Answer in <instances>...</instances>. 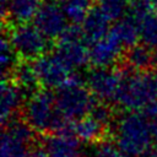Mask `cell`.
I'll return each mask as SVG.
<instances>
[{
	"label": "cell",
	"mask_w": 157,
	"mask_h": 157,
	"mask_svg": "<svg viewBox=\"0 0 157 157\" xmlns=\"http://www.w3.org/2000/svg\"><path fill=\"white\" fill-rule=\"evenodd\" d=\"M123 157H128V156H123Z\"/></svg>",
	"instance_id": "4dcf8cb0"
},
{
	"label": "cell",
	"mask_w": 157,
	"mask_h": 157,
	"mask_svg": "<svg viewBox=\"0 0 157 157\" xmlns=\"http://www.w3.org/2000/svg\"><path fill=\"white\" fill-rule=\"evenodd\" d=\"M42 2V0H7L1 6L2 20L9 17V21L13 23H26L34 18Z\"/></svg>",
	"instance_id": "5bb4252c"
},
{
	"label": "cell",
	"mask_w": 157,
	"mask_h": 157,
	"mask_svg": "<svg viewBox=\"0 0 157 157\" xmlns=\"http://www.w3.org/2000/svg\"><path fill=\"white\" fill-rule=\"evenodd\" d=\"M148 157H157V146H156V147H153V148L150 151Z\"/></svg>",
	"instance_id": "f1b7e54d"
},
{
	"label": "cell",
	"mask_w": 157,
	"mask_h": 157,
	"mask_svg": "<svg viewBox=\"0 0 157 157\" xmlns=\"http://www.w3.org/2000/svg\"><path fill=\"white\" fill-rule=\"evenodd\" d=\"M43 148L48 157H83L81 141L69 129L47 135Z\"/></svg>",
	"instance_id": "8fae6325"
},
{
	"label": "cell",
	"mask_w": 157,
	"mask_h": 157,
	"mask_svg": "<svg viewBox=\"0 0 157 157\" xmlns=\"http://www.w3.org/2000/svg\"><path fill=\"white\" fill-rule=\"evenodd\" d=\"M125 67L131 71H146L153 65V54L151 48L142 44H135L128 48L124 55Z\"/></svg>",
	"instance_id": "e0dca14e"
},
{
	"label": "cell",
	"mask_w": 157,
	"mask_h": 157,
	"mask_svg": "<svg viewBox=\"0 0 157 157\" xmlns=\"http://www.w3.org/2000/svg\"><path fill=\"white\" fill-rule=\"evenodd\" d=\"M26 97L27 94L12 80L9 78L7 81L2 78L0 90V119L4 126L15 119Z\"/></svg>",
	"instance_id": "4fadbf2b"
},
{
	"label": "cell",
	"mask_w": 157,
	"mask_h": 157,
	"mask_svg": "<svg viewBox=\"0 0 157 157\" xmlns=\"http://www.w3.org/2000/svg\"><path fill=\"white\" fill-rule=\"evenodd\" d=\"M90 114H92L93 117H96L99 121H102L104 125H107V126L109 128V125H110V123H112L113 113H112L110 108L108 107V103L101 102L99 104H96Z\"/></svg>",
	"instance_id": "d4e9b609"
},
{
	"label": "cell",
	"mask_w": 157,
	"mask_h": 157,
	"mask_svg": "<svg viewBox=\"0 0 157 157\" xmlns=\"http://www.w3.org/2000/svg\"><path fill=\"white\" fill-rule=\"evenodd\" d=\"M7 37L17 56L23 61H34L47 54L49 39L34 23H15L9 28Z\"/></svg>",
	"instance_id": "5b68a950"
},
{
	"label": "cell",
	"mask_w": 157,
	"mask_h": 157,
	"mask_svg": "<svg viewBox=\"0 0 157 157\" xmlns=\"http://www.w3.org/2000/svg\"><path fill=\"white\" fill-rule=\"evenodd\" d=\"M146 1H147L148 6H150L151 11L157 15V0H146Z\"/></svg>",
	"instance_id": "83f0119b"
},
{
	"label": "cell",
	"mask_w": 157,
	"mask_h": 157,
	"mask_svg": "<svg viewBox=\"0 0 157 157\" xmlns=\"http://www.w3.org/2000/svg\"><path fill=\"white\" fill-rule=\"evenodd\" d=\"M34 142V130L26 123L11 120L5 125L0 157H29Z\"/></svg>",
	"instance_id": "ba28073f"
},
{
	"label": "cell",
	"mask_w": 157,
	"mask_h": 157,
	"mask_svg": "<svg viewBox=\"0 0 157 157\" xmlns=\"http://www.w3.org/2000/svg\"><path fill=\"white\" fill-rule=\"evenodd\" d=\"M139 27L142 43L151 49H157V15L153 12L147 13L139 23Z\"/></svg>",
	"instance_id": "7402d4cb"
},
{
	"label": "cell",
	"mask_w": 157,
	"mask_h": 157,
	"mask_svg": "<svg viewBox=\"0 0 157 157\" xmlns=\"http://www.w3.org/2000/svg\"><path fill=\"white\" fill-rule=\"evenodd\" d=\"M29 157H48L44 148H40V147H33L32 148V152L29 155Z\"/></svg>",
	"instance_id": "4316f807"
},
{
	"label": "cell",
	"mask_w": 157,
	"mask_h": 157,
	"mask_svg": "<svg viewBox=\"0 0 157 157\" xmlns=\"http://www.w3.org/2000/svg\"><path fill=\"white\" fill-rule=\"evenodd\" d=\"M69 22L81 25L91 11V0H58Z\"/></svg>",
	"instance_id": "ffe728a7"
},
{
	"label": "cell",
	"mask_w": 157,
	"mask_h": 157,
	"mask_svg": "<svg viewBox=\"0 0 157 157\" xmlns=\"http://www.w3.org/2000/svg\"><path fill=\"white\" fill-rule=\"evenodd\" d=\"M121 42L109 31L101 39L91 43L90 45V60L94 67H109L113 66L124 50Z\"/></svg>",
	"instance_id": "7c38bea8"
},
{
	"label": "cell",
	"mask_w": 157,
	"mask_h": 157,
	"mask_svg": "<svg viewBox=\"0 0 157 157\" xmlns=\"http://www.w3.org/2000/svg\"><path fill=\"white\" fill-rule=\"evenodd\" d=\"M142 113L146 115V118L148 120V124H150V129H151L153 140L157 141V101L153 102V103H151Z\"/></svg>",
	"instance_id": "484cf974"
},
{
	"label": "cell",
	"mask_w": 157,
	"mask_h": 157,
	"mask_svg": "<svg viewBox=\"0 0 157 157\" xmlns=\"http://www.w3.org/2000/svg\"><path fill=\"white\" fill-rule=\"evenodd\" d=\"M20 58L17 56L16 52L13 50L9 37L6 34L2 36L1 44H0V65H1V75L2 78H6L7 75H12L15 69L17 67Z\"/></svg>",
	"instance_id": "44dd1931"
},
{
	"label": "cell",
	"mask_w": 157,
	"mask_h": 157,
	"mask_svg": "<svg viewBox=\"0 0 157 157\" xmlns=\"http://www.w3.org/2000/svg\"><path fill=\"white\" fill-rule=\"evenodd\" d=\"M132 0H99L98 7L110 21H118L128 12Z\"/></svg>",
	"instance_id": "603a6c76"
},
{
	"label": "cell",
	"mask_w": 157,
	"mask_h": 157,
	"mask_svg": "<svg viewBox=\"0 0 157 157\" xmlns=\"http://www.w3.org/2000/svg\"><path fill=\"white\" fill-rule=\"evenodd\" d=\"M157 101V81L145 71L126 69L124 82L117 103L128 112H144Z\"/></svg>",
	"instance_id": "277c9868"
},
{
	"label": "cell",
	"mask_w": 157,
	"mask_h": 157,
	"mask_svg": "<svg viewBox=\"0 0 157 157\" xmlns=\"http://www.w3.org/2000/svg\"><path fill=\"white\" fill-rule=\"evenodd\" d=\"M25 121L38 132H55L67 130L70 121L64 119L56 107L55 94L49 90H37L23 105Z\"/></svg>",
	"instance_id": "7a4b0ae2"
},
{
	"label": "cell",
	"mask_w": 157,
	"mask_h": 157,
	"mask_svg": "<svg viewBox=\"0 0 157 157\" xmlns=\"http://www.w3.org/2000/svg\"><path fill=\"white\" fill-rule=\"evenodd\" d=\"M33 23L48 39H59L70 27L69 20L58 0L43 1L39 6Z\"/></svg>",
	"instance_id": "9c48e42d"
},
{
	"label": "cell",
	"mask_w": 157,
	"mask_h": 157,
	"mask_svg": "<svg viewBox=\"0 0 157 157\" xmlns=\"http://www.w3.org/2000/svg\"><path fill=\"white\" fill-rule=\"evenodd\" d=\"M94 96L82 78L72 74L69 80L56 88L55 102L60 115L67 121H76L88 115L96 105Z\"/></svg>",
	"instance_id": "3957f363"
},
{
	"label": "cell",
	"mask_w": 157,
	"mask_h": 157,
	"mask_svg": "<svg viewBox=\"0 0 157 157\" xmlns=\"http://www.w3.org/2000/svg\"><path fill=\"white\" fill-rule=\"evenodd\" d=\"M114 36L121 42L125 48H130L136 44L137 39L140 38V27L139 23L131 18L129 15L118 20L114 26L110 28Z\"/></svg>",
	"instance_id": "ac0fdd59"
},
{
	"label": "cell",
	"mask_w": 157,
	"mask_h": 157,
	"mask_svg": "<svg viewBox=\"0 0 157 157\" xmlns=\"http://www.w3.org/2000/svg\"><path fill=\"white\" fill-rule=\"evenodd\" d=\"M87 40L83 37L81 28H77L76 25L70 26L64 34L56 39L55 54L70 66L71 70L83 69L90 60V47Z\"/></svg>",
	"instance_id": "52a82bcc"
},
{
	"label": "cell",
	"mask_w": 157,
	"mask_h": 157,
	"mask_svg": "<svg viewBox=\"0 0 157 157\" xmlns=\"http://www.w3.org/2000/svg\"><path fill=\"white\" fill-rule=\"evenodd\" d=\"M71 130L80 141L87 144H97L103 140L105 132L108 131V126L92 114H88L74 121Z\"/></svg>",
	"instance_id": "9a60e30c"
},
{
	"label": "cell",
	"mask_w": 157,
	"mask_h": 157,
	"mask_svg": "<svg viewBox=\"0 0 157 157\" xmlns=\"http://www.w3.org/2000/svg\"><path fill=\"white\" fill-rule=\"evenodd\" d=\"M112 21L103 13V11L96 6L91 9L83 22L81 23V31L83 33L85 39L91 44L102 37H104L109 31V23Z\"/></svg>",
	"instance_id": "2e32d148"
},
{
	"label": "cell",
	"mask_w": 157,
	"mask_h": 157,
	"mask_svg": "<svg viewBox=\"0 0 157 157\" xmlns=\"http://www.w3.org/2000/svg\"><path fill=\"white\" fill-rule=\"evenodd\" d=\"M124 155L117 147L115 144H110L108 141H99L92 148L90 157H123Z\"/></svg>",
	"instance_id": "cb8c5ba5"
},
{
	"label": "cell",
	"mask_w": 157,
	"mask_h": 157,
	"mask_svg": "<svg viewBox=\"0 0 157 157\" xmlns=\"http://www.w3.org/2000/svg\"><path fill=\"white\" fill-rule=\"evenodd\" d=\"M12 81L27 94H33L38 88V78L34 72L33 65H28L27 61L18 64L15 71L12 72Z\"/></svg>",
	"instance_id": "d6986e66"
},
{
	"label": "cell",
	"mask_w": 157,
	"mask_h": 157,
	"mask_svg": "<svg viewBox=\"0 0 157 157\" xmlns=\"http://www.w3.org/2000/svg\"><path fill=\"white\" fill-rule=\"evenodd\" d=\"M32 65L39 85L47 90L59 88L74 74V70H71L55 53L42 55L34 60Z\"/></svg>",
	"instance_id": "30bf717a"
},
{
	"label": "cell",
	"mask_w": 157,
	"mask_h": 157,
	"mask_svg": "<svg viewBox=\"0 0 157 157\" xmlns=\"http://www.w3.org/2000/svg\"><path fill=\"white\" fill-rule=\"evenodd\" d=\"M114 141L124 156L148 155L155 140L146 115L139 112H128L120 115L114 125Z\"/></svg>",
	"instance_id": "6da1fadb"
},
{
	"label": "cell",
	"mask_w": 157,
	"mask_h": 157,
	"mask_svg": "<svg viewBox=\"0 0 157 157\" xmlns=\"http://www.w3.org/2000/svg\"><path fill=\"white\" fill-rule=\"evenodd\" d=\"M155 77H156V81H157V70H156V76Z\"/></svg>",
	"instance_id": "f546056e"
},
{
	"label": "cell",
	"mask_w": 157,
	"mask_h": 157,
	"mask_svg": "<svg viewBox=\"0 0 157 157\" xmlns=\"http://www.w3.org/2000/svg\"><path fill=\"white\" fill-rule=\"evenodd\" d=\"M126 67H94L87 75L86 85L96 99L103 103H117Z\"/></svg>",
	"instance_id": "8992f818"
}]
</instances>
